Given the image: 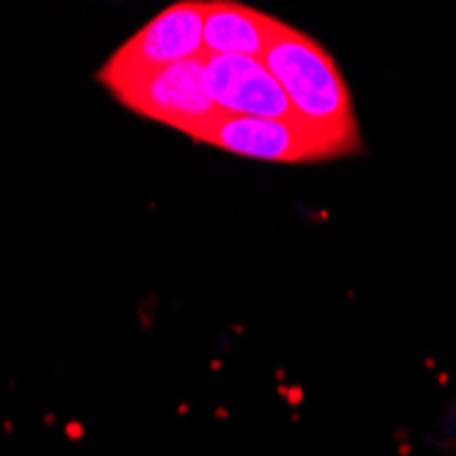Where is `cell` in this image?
<instances>
[{
	"instance_id": "obj_1",
	"label": "cell",
	"mask_w": 456,
	"mask_h": 456,
	"mask_svg": "<svg viewBox=\"0 0 456 456\" xmlns=\"http://www.w3.org/2000/svg\"><path fill=\"white\" fill-rule=\"evenodd\" d=\"M260 61L276 77L301 126L325 140L337 156L361 148L345 74L317 38L279 22Z\"/></svg>"
},
{
	"instance_id": "obj_2",
	"label": "cell",
	"mask_w": 456,
	"mask_h": 456,
	"mask_svg": "<svg viewBox=\"0 0 456 456\" xmlns=\"http://www.w3.org/2000/svg\"><path fill=\"white\" fill-rule=\"evenodd\" d=\"M205 58L208 55L186 58L129 77L104 79L102 86L126 110L191 137L205 120H211L219 112L202 82Z\"/></svg>"
},
{
	"instance_id": "obj_3",
	"label": "cell",
	"mask_w": 456,
	"mask_h": 456,
	"mask_svg": "<svg viewBox=\"0 0 456 456\" xmlns=\"http://www.w3.org/2000/svg\"><path fill=\"white\" fill-rule=\"evenodd\" d=\"M194 142L214 145L219 151L276 161V164H306L334 159V148L312 134L296 118H257V115H224L216 112L211 120L191 134Z\"/></svg>"
},
{
	"instance_id": "obj_4",
	"label": "cell",
	"mask_w": 456,
	"mask_h": 456,
	"mask_svg": "<svg viewBox=\"0 0 456 456\" xmlns=\"http://www.w3.org/2000/svg\"><path fill=\"white\" fill-rule=\"evenodd\" d=\"M202 12H205V0H178V4L161 9L153 20H148L137 33H132V38L123 41L107 58L96 79L104 82L115 77H129V74H140L186 58L205 55Z\"/></svg>"
},
{
	"instance_id": "obj_5",
	"label": "cell",
	"mask_w": 456,
	"mask_h": 456,
	"mask_svg": "<svg viewBox=\"0 0 456 456\" xmlns=\"http://www.w3.org/2000/svg\"><path fill=\"white\" fill-rule=\"evenodd\" d=\"M202 82L211 102L224 115L296 118L289 102L260 58L248 55H208Z\"/></svg>"
},
{
	"instance_id": "obj_6",
	"label": "cell",
	"mask_w": 456,
	"mask_h": 456,
	"mask_svg": "<svg viewBox=\"0 0 456 456\" xmlns=\"http://www.w3.org/2000/svg\"><path fill=\"white\" fill-rule=\"evenodd\" d=\"M281 20L238 0H205L202 53L263 58Z\"/></svg>"
},
{
	"instance_id": "obj_7",
	"label": "cell",
	"mask_w": 456,
	"mask_h": 456,
	"mask_svg": "<svg viewBox=\"0 0 456 456\" xmlns=\"http://www.w3.org/2000/svg\"><path fill=\"white\" fill-rule=\"evenodd\" d=\"M69 435H71V437H82V429H79V424H69Z\"/></svg>"
}]
</instances>
